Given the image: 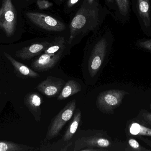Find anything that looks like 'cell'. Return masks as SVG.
<instances>
[{
	"mask_svg": "<svg viewBox=\"0 0 151 151\" xmlns=\"http://www.w3.org/2000/svg\"><path fill=\"white\" fill-rule=\"evenodd\" d=\"M110 13L108 8L103 6L100 0H96L92 4L87 0H82L69 25L68 42L70 46L73 47L90 33L99 30Z\"/></svg>",
	"mask_w": 151,
	"mask_h": 151,
	"instance_id": "obj_1",
	"label": "cell"
},
{
	"mask_svg": "<svg viewBox=\"0 0 151 151\" xmlns=\"http://www.w3.org/2000/svg\"><path fill=\"white\" fill-rule=\"evenodd\" d=\"M112 43L111 32L106 26L93 33L88 39L84 50V59L91 77H94L100 70L109 55Z\"/></svg>",
	"mask_w": 151,
	"mask_h": 151,
	"instance_id": "obj_2",
	"label": "cell"
},
{
	"mask_svg": "<svg viewBox=\"0 0 151 151\" xmlns=\"http://www.w3.org/2000/svg\"><path fill=\"white\" fill-rule=\"evenodd\" d=\"M127 95H129V93L121 90L112 89L103 91L97 97L96 106L103 113L113 114L114 110L121 104Z\"/></svg>",
	"mask_w": 151,
	"mask_h": 151,
	"instance_id": "obj_3",
	"label": "cell"
},
{
	"mask_svg": "<svg viewBox=\"0 0 151 151\" xmlns=\"http://www.w3.org/2000/svg\"><path fill=\"white\" fill-rule=\"evenodd\" d=\"M26 16L34 25L48 32L62 33L67 29L64 23L48 14L27 12L26 13Z\"/></svg>",
	"mask_w": 151,
	"mask_h": 151,
	"instance_id": "obj_4",
	"label": "cell"
},
{
	"mask_svg": "<svg viewBox=\"0 0 151 151\" xmlns=\"http://www.w3.org/2000/svg\"><path fill=\"white\" fill-rule=\"evenodd\" d=\"M76 107V101L73 99L54 117L48 128L45 140H51L59 134L65 125L72 118Z\"/></svg>",
	"mask_w": 151,
	"mask_h": 151,
	"instance_id": "obj_5",
	"label": "cell"
},
{
	"mask_svg": "<svg viewBox=\"0 0 151 151\" xmlns=\"http://www.w3.org/2000/svg\"><path fill=\"white\" fill-rule=\"evenodd\" d=\"M17 21V14L12 0H3L0 9V29L7 37L14 34Z\"/></svg>",
	"mask_w": 151,
	"mask_h": 151,
	"instance_id": "obj_6",
	"label": "cell"
},
{
	"mask_svg": "<svg viewBox=\"0 0 151 151\" xmlns=\"http://www.w3.org/2000/svg\"><path fill=\"white\" fill-rule=\"evenodd\" d=\"M70 48H67L55 53L43 52L31 64L32 69L39 72H46L54 68Z\"/></svg>",
	"mask_w": 151,
	"mask_h": 151,
	"instance_id": "obj_7",
	"label": "cell"
},
{
	"mask_svg": "<svg viewBox=\"0 0 151 151\" xmlns=\"http://www.w3.org/2000/svg\"><path fill=\"white\" fill-rule=\"evenodd\" d=\"M65 83L63 79L49 76L40 82L35 89L47 97H55L59 95Z\"/></svg>",
	"mask_w": 151,
	"mask_h": 151,
	"instance_id": "obj_8",
	"label": "cell"
},
{
	"mask_svg": "<svg viewBox=\"0 0 151 151\" xmlns=\"http://www.w3.org/2000/svg\"><path fill=\"white\" fill-rule=\"evenodd\" d=\"M51 43V42L46 40L33 43L18 51L15 53V56L23 60H30L33 58L42 54Z\"/></svg>",
	"mask_w": 151,
	"mask_h": 151,
	"instance_id": "obj_9",
	"label": "cell"
},
{
	"mask_svg": "<svg viewBox=\"0 0 151 151\" xmlns=\"http://www.w3.org/2000/svg\"><path fill=\"white\" fill-rule=\"evenodd\" d=\"M24 102L35 120L38 122L40 121L41 115V105L42 102V98L40 95L36 92H30L25 96Z\"/></svg>",
	"mask_w": 151,
	"mask_h": 151,
	"instance_id": "obj_10",
	"label": "cell"
},
{
	"mask_svg": "<svg viewBox=\"0 0 151 151\" xmlns=\"http://www.w3.org/2000/svg\"><path fill=\"white\" fill-rule=\"evenodd\" d=\"M4 55L12 65L14 68V72L18 77L23 79H27L37 78L40 77V75L34 70L17 61L9 54L4 52Z\"/></svg>",
	"mask_w": 151,
	"mask_h": 151,
	"instance_id": "obj_11",
	"label": "cell"
},
{
	"mask_svg": "<svg viewBox=\"0 0 151 151\" xmlns=\"http://www.w3.org/2000/svg\"><path fill=\"white\" fill-rule=\"evenodd\" d=\"M80 148L82 149L85 147H92L99 149H106L110 147L111 143L108 139L104 137H88L86 139H82L80 141ZM80 149V150H81Z\"/></svg>",
	"mask_w": 151,
	"mask_h": 151,
	"instance_id": "obj_12",
	"label": "cell"
},
{
	"mask_svg": "<svg viewBox=\"0 0 151 151\" xmlns=\"http://www.w3.org/2000/svg\"><path fill=\"white\" fill-rule=\"evenodd\" d=\"M81 90V84L73 80L68 81L65 83L57 99L58 101L64 100L80 92Z\"/></svg>",
	"mask_w": 151,
	"mask_h": 151,
	"instance_id": "obj_13",
	"label": "cell"
},
{
	"mask_svg": "<svg viewBox=\"0 0 151 151\" xmlns=\"http://www.w3.org/2000/svg\"><path fill=\"white\" fill-rule=\"evenodd\" d=\"M81 118V113L80 110H77L73 118L69 124L66 132L63 136V139L65 142L70 141L75 134L79 127Z\"/></svg>",
	"mask_w": 151,
	"mask_h": 151,
	"instance_id": "obj_14",
	"label": "cell"
},
{
	"mask_svg": "<svg viewBox=\"0 0 151 151\" xmlns=\"http://www.w3.org/2000/svg\"><path fill=\"white\" fill-rule=\"evenodd\" d=\"M150 0H137L138 13L146 27L150 24Z\"/></svg>",
	"mask_w": 151,
	"mask_h": 151,
	"instance_id": "obj_15",
	"label": "cell"
},
{
	"mask_svg": "<svg viewBox=\"0 0 151 151\" xmlns=\"http://www.w3.org/2000/svg\"><path fill=\"white\" fill-rule=\"evenodd\" d=\"M35 150L34 147L27 145L0 140V151H31Z\"/></svg>",
	"mask_w": 151,
	"mask_h": 151,
	"instance_id": "obj_16",
	"label": "cell"
},
{
	"mask_svg": "<svg viewBox=\"0 0 151 151\" xmlns=\"http://www.w3.org/2000/svg\"><path fill=\"white\" fill-rule=\"evenodd\" d=\"M135 119L143 126L151 128V112L142 109L137 115Z\"/></svg>",
	"mask_w": 151,
	"mask_h": 151,
	"instance_id": "obj_17",
	"label": "cell"
},
{
	"mask_svg": "<svg viewBox=\"0 0 151 151\" xmlns=\"http://www.w3.org/2000/svg\"><path fill=\"white\" fill-rule=\"evenodd\" d=\"M115 3L119 14L122 17H127L129 11V0H115Z\"/></svg>",
	"mask_w": 151,
	"mask_h": 151,
	"instance_id": "obj_18",
	"label": "cell"
},
{
	"mask_svg": "<svg viewBox=\"0 0 151 151\" xmlns=\"http://www.w3.org/2000/svg\"><path fill=\"white\" fill-rule=\"evenodd\" d=\"M81 0H67L65 7V11L70 13L73 11Z\"/></svg>",
	"mask_w": 151,
	"mask_h": 151,
	"instance_id": "obj_19",
	"label": "cell"
},
{
	"mask_svg": "<svg viewBox=\"0 0 151 151\" xmlns=\"http://www.w3.org/2000/svg\"><path fill=\"white\" fill-rule=\"evenodd\" d=\"M36 5L40 9H47L53 6V3L48 0H37Z\"/></svg>",
	"mask_w": 151,
	"mask_h": 151,
	"instance_id": "obj_20",
	"label": "cell"
},
{
	"mask_svg": "<svg viewBox=\"0 0 151 151\" xmlns=\"http://www.w3.org/2000/svg\"><path fill=\"white\" fill-rule=\"evenodd\" d=\"M129 145L133 151H148L147 149L140 146L139 143L134 139H130L129 140Z\"/></svg>",
	"mask_w": 151,
	"mask_h": 151,
	"instance_id": "obj_21",
	"label": "cell"
},
{
	"mask_svg": "<svg viewBox=\"0 0 151 151\" xmlns=\"http://www.w3.org/2000/svg\"><path fill=\"white\" fill-rule=\"evenodd\" d=\"M136 44L141 48L151 51V39H145L138 41Z\"/></svg>",
	"mask_w": 151,
	"mask_h": 151,
	"instance_id": "obj_22",
	"label": "cell"
},
{
	"mask_svg": "<svg viewBox=\"0 0 151 151\" xmlns=\"http://www.w3.org/2000/svg\"><path fill=\"white\" fill-rule=\"evenodd\" d=\"M104 1L108 9H113L115 8V0H104Z\"/></svg>",
	"mask_w": 151,
	"mask_h": 151,
	"instance_id": "obj_23",
	"label": "cell"
},
{
	"mask_svg": "<svg viewBox=\"0 0 151 151\" xmlns=\"http://www.w3.org/2000/svg\"><path fill=\"white\" fill-rule=\"evenodd\" d=\"M139 139L140 140H142V142H144L145 143V144H146L149 145V146L151 147V140H149L148 138H145L144 137H138Z\"/></svg>",
	"mask_w": 151,
	"mask_h": 151,
	"instance_id": "obj_24",
	"label": "cell"
},
{
	"mask_svg": "<svg viewBox=\"0 0 151 151\" xmlns=\"http://www.w3.org/2000/svg\"><path fill=\"white\" fill-rule=\"evenodd\" d=\"M64 1V0H56V3L57 4L59 5V4L62 3Z\"/></svg>",
	"mask_w": 151,
	"mask_h": 151,
	"instance_id": "obj_25",
	"label": "cell"
},
{
	"mask_svg": "<svg viewBox=\"0 0 151 151\" xmlns=\"http://www.w3.org/2000/svg\"><path fill=\"white\" fill-rule=\"evenodd\" d=\"M96 0H87V1L90 4H92L94 3Z\"/></svg>",
	"mask_w": 151,
	"mask_h": 151,
	"instance_id": "obj_26",
	"label": "cell"
},
{
	"mask_svg": "<svg viewBox=\"0 0 151 151\" xmlns=\"http://www.w3.org/2000/svg\"><path fill=\"white\" fill-rule=\"evenodd\" d=\"M149 107H150V110L151 111V103L150 104V105H149Z\"/></svg>",
	"mask_w": 151,
	"mask_h": 151,
	"instance_id": "obj_27",
	"label": "cell"
},
{
	"mask_svg": "<svg viewBox=\"0 0 151 151\" xmlns=\"http://www.w3.org/2000/svg\"><path fill=\"white\" fill-rule=\"evenodd\" d=\"M32 1V0H27V1Z\"/></svg>",
	"mask_w": 151,
	"mask_h": 151,
	"instance_id": "obj_28",
	"label": "cell"
},
{
	"mask_svg": "<svg viewBox=\"0 0 151 151\" xmlns=\"http://www.w3.org/2000/svg\"><path fill=\"white\" fill-rule=\"evenodd\" d=\"M26 1H27V0H26Z\"/></svg>",
	"mask_w": 151,
	"mask_h": 151,
	"instance_id": "obj_29",
	"label": "cell"
}]
</instances>
